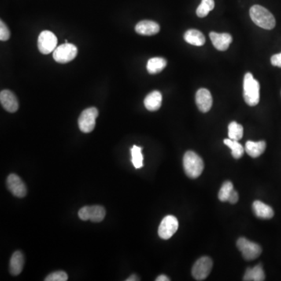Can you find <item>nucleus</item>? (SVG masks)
I'll return each instance as SVG.
<instances>
[{
	"label": "nucleus",
	"mask_w": 281,
	"mask_h": 281,
	"mask_svg": "<svg viewBox=\"0 0 281 281\" xmlns=\"http://www.w3.org/2000/svg\"><path fill=\"white\" fill-rule=\"evenodd\" d=\"M249 13L252 21L263 29L271 30L276 26V20L274 15L262 5H253L251 7Z\"/></svg>",
	"instance_id": "f257e3e1"
},
{
	"label": "nucleus",
	"mask_w": 281,
	"mask_h": 281,
	"mask_svg": "<svg viewBox=\"0 0 281 281\" xmlns=\"http://www.w3.org/2000/svg\"><path fill=\"white\" fill-rule=\"evenodd\" d=\"M244 99L250 106H255L260 102V83L251 73H247L244 78Z\"/></svg>",
	"instance_id": "f03ea898"
},
{
	"label": "nucleus",
	"mask_w": 281,
	"mask_h": 281,
	"mask_svg": "<svg viewBox=\"0 0 281 281\" xmlns=\"http://www.w3.org/2000/svg\"><path fill=\"white\" fill-rule=\"evenodd\" d=\"M183 166L185 174L191 179L198 178L204 170L203 160L192 151H187L185 153L183 159Z\"/></svg>",
	"instance_id": "7ed1b4c3"
},
{
	"label": "nucleus",
	"mask_w": 281,
	"mask_h": 281,
	"mask_svg": "<svg viewBox=\"0 0 281 281\" xmlns=\"http://www.w3.org/2000/svg\"><path fill=\"white\" fill-rule=\"evenodd\" d=\"M237 247L241 252L244 259L253 260L260 257L262 253V248L260 245L252 242L245 238H241L237 241Z\"/></svg>",
	"instance_id": "20e7f679"
},
{
	"label": "nucleus",
	"mask_w": 281,
	"mask_h": 281,
	"mask_svg": "<svg viewBox=\"0 0 281 281\" xmlns=\"http://www.w3.org/2000/svg\"><path fill=\"white\" fill-rule=\"evenodd\" d=\"M98 111L96 108L90 107L85 109L78 119V126L83 133L92 132L95 127V120L98 117Z\"/></svg>",
	"instance_id": "39448f33"
},
{
	"label": "nucleus",
	"mask_w": 281,
	"mask_h": 281,
	"mask_svg": "<svg viewBox=\"0 0 281 281\" xmlns=\"http://www.w3.org/2000/svg\"><path fill=\"white\" fill-rule=\"evenodd\" d=\"M78 55V49L73 44H63L56 47L53 52V59L60 64H67L72 61Z\"/></svg>",
	"instance_id": "423d86ee"
},
{
	"label": "nucleus",
	"mask_w": 281,
	"mask_h": 281,
	"mask_svg": "<svg viewBox=\"0 0 281 281\" xmlns=\"http://www.w3.org/2000/svg\"><path fill=\"white\" fill-rule=\"evenodd\" d=\"M78 216L84 221L91 220L94 223H99L105 218V209L101 205L82 207L78 212Z\"/></svg>",
	"instance_id": "0eeeda50"
},
{
	"label": "nucleus",
	"mask_w": 281,
	"mask_h": 281,
	"mask_svg": "<svg viewBox=\"0 0 281 281\" xmlns=\"http://www.w3.org/2000/svg\"><path fill=\"white\" fill-rule=\"evenodd\" d=\"M212 260L210 258L204 256L200 258L192 267V276L196 281H203L209 276L212 268Z\"/></svg>",
	"instance_id": "6e6552de"
},
{
	"label": "nucleus",
	"mask_w": 281,
	"mask_h": 281,
	"mask_svg": "<svg viewBox=\"0 0 281 281\" xmlns=\"http://www.w3.org/2000/svg\"><path fill=\"white\" fill-rule=\"evenodd\" d=\"M179 227L178 219L175 216H169L164 218L159 227L158 234L160 238L164 240H168L174 235Z\"/></svg>",
	"instance_id": "1a4fd4ad"
},
{
	"label": "nucleus",
	"mask_w": 281,
	"mask_h": 281,
	"mask_svg": "<svg viewBox=\"0 0 281 281\" xmlns=\"http://www.w3.org/2000/svg\"><path fill=\"white\" fill-rule=\"evenodd\" d=\"M57 46V38L53 32L44 31L38 36V47L42 54H49L54 52Z\"/></svg>",
	"instance_id": "9d476101"
},
{
	"label": "nucleus",
	"mask_w": 281,
	"mask_h": 281,
	"mask_svg": "<svg viewBox=\"0 0 281 281\" xmlns=\"http://www.w3.org/2000/svg\"><path fill=\"white\" fill-rule=\"evenodd\" d=\"M6 186H7L8 190L15 197L24 198V196L27 194V187H26L25 184L16 174H12L8 176L7 180H6Z\"/></svg>",
	"instance_id": "9b49d317"
},
{
	"label": "nucleus",
	"mask_w": 281,
	"mask_h": 281,
	"mask_svg": "<svg viewBox=\"0 0 281 281\" xmlns=\"http://www.w3.org/2000/svg\"><path fill=\"white\" fill-rule=\"evenodd\" d=\"M195 102L201 112H209L212 105V97L210 92L206 89H200L196 93Z\"/></svg>",
	"instance_id": "f8f14e48"
},
{
	"label": "nucleus",
	"mask_w": 281,
	"mask_h": 281,
	"mask_svg": "<svg viewBox=\"0 0 281 281\" xmlns=\"http://www.w3.org/2000/svg\"><path fill=\"white\" fill-rule=\"evenodd\" d=\"M211 42L219 51H226L232 42V36L227 33L219 34L216 32H210L209 34Z\"/></svg>",
	"instance_id": "ddd939ff"
},
{
	"label": "nucleus",
	"mask_w": 281,
	"mask_h": 281,
	"mask_svg": "<svg viewBox=\"0 0 281 281\" xmlns=\"http://www.w3.org/2000/svg\"><path fill=\"white\" fill-rule=\"evenodd\" d=\"M0 102L2 107L9 112H15L19 108L16 95L9 90H2L0 93Z\"/></svg>",
	"instance_id": "4468645a"
},
{
	"label": "nucleus",
	"mask_w": 281,
	"mask_h": 281,
	"mask_svg": "<svg viewBox=\"0 0 281 281\" xmlns=\"http://www.w3.org/2000/svg\"><path fill=\"white\" fill-rule=\"evenodd\" d=\"M160 30V25L156 22L152 20H142L135 27V31L138 34L147 36L156 35Z\"/></svg>",
	"instance_id": "2eb2a0df"
},
{
	"label": "nucleus",
	"mask_w": 281,
	"mask_h": 281,
	"mask_svg": "<svg viewBox=\"0 0 281 281\" xmlns=\"http://www.w3.org/2000/svg\"><path fill=\"white\" fill-rule=\"evenodd\" d=\"M24 256L20 251H16L11 256L9 262V272L13 276H17L23 271Z\"/></svg>",
	"instance_id": "dca6fc26"
},
{
	"label": "nucleus",
	"mask_w": 281,
	"mask_h": 281,
	"mask_svg": "<svg viewBox=\"0 0 281 281\" xmlns=\"http://www.w3.org/2000/svg\"><path fill=\"white\" fill-rule=\"evenodd\" d=\"M253 212L257 217L260 219H271L274 217V209L267 204L263 203V201H255L252 205Z\"/></svg>",
	"instance_id": "f3484780"
},
{
	"label": "nucleus",
	"mask_w": 281,
	"mask_h": 281,
	"mask_svg": "<svg viewBox=\"0 0 281 281\" xmlns=\"http://www.w3.org/2000/svg\"><path fill=\"white\" fill-rule=\"evenodd\" d=\"M266 148L267 143L264 141L257 142L248 141L245 144V150L252 158H257L265 152Z\"/></svg>",
	"instance_id": "a211bd4d"
},
{
	"label": "nucleus",
	"mask_w": 281,
	"mask_h": 281,
	"mask_svg": "<svg viewBox=\"0 0 281 281\" xmlns=\"http://www.w3.org/2000/svg\"><path fill=\"white\" fill-rule=\"evenodd\" d=\"M162 94L159 91H154L149 93L147 96L145 97L144 100V104L148 110L156 111L158 110L162 105Z\"/></svg>",
	"instance_id": "6ab92c4d"
},
{
	"label": "nucleus",
	"mask_w": 281,
	"mask_h": 281,
	"mask_svg": "<svg viewBox=\"0 0 281 281\" xmlns=\"http://www.w3.org/2000/svg\"><path fill=\"white\" fill-rule=\"evenodd\" d=\"M184 38L187 43L190 44L192 46H203L205 42V36L201 31H198V30H188L185 33Z\"/></svg>",
	"instance_id": "aec40b11"
},
{
	"label": "nucleus",
	"mask_w": 281,
	"mask_h": 281,
	"mask_svg": "<svg viewBox=\"0 0 281 281\" xmlns=\"http://www.w3.org/2000/svg\"><path fill=\"white\" fill-rule=\"evenodd\" d=\"M265 274L263 271V267L258 265L254 268L247 269L244 276L245 281H265Z\"/></svg>",
	"instance_id": "412c9836"
},
{
	"label": "nucleus",
	"mask_w": 281,
	"mask_h": 281,
	"mask_svg": "<svg viewBox=\"0 0 281 281\" xmlns=\"http://www.w3.org/2000/svg\"><path fill=\"white\" fill-rule=\"evenodd\" d=\"M167 67V60L162 57L151 58L148 61L147 71L151 75H156L161 72Z\"/></svg>",
	"instance_id": "4be33fe9"
},
{
	"label": "nucleus",
	"mask_w": 281,
	"mask_h": 281,
	"mask_svg": "<svg viewBox=\"0 0 281 281\" xmlns=\"http://www.w3.org/2000/svg\"><path fill=\"white\" fill-rule=\"evenodd\" d=\"M223 142H224L225 145L231 149V154H232L234 159L238 160L243 156L245 150L243 146L238 142V141H234V140L227 138V139H224Z\"/></svg>",
	"instance_id": "5701e85b"
},
{
	"label": "nucleus",
	"mask_w": 281,
	"mask_h": 281,
	"mask_svg": "<svg viewBox=\"0 0 281 281\" xmlns=\"http://www.w3.org/2000/svg\"><path fill=\"white\" fill-rule=\"evenodd\" d=\"M214 0H201V3L196 9V14L198 17L203 18L209 14V12L214 9Z\"/></svg>",
	"instance_id": "b1692460"
},
{
	"label": "nucleus",
	"mask_w": 281,
	"mask_h": 281,
	"mask_svg": "<svg viewBox=\"0 0 281 281\" xmlns=\"http://www.w3.org/2000/svg\"><path fill=\"white\" fill-rule=\"evenodd\" d=\"M243 127L237 122L233 121L229 124L228 136L230 139L239 141L243 137Z\"/></svg>",
	"instance_id": "393cba45"
},
{
	"label": "nucleus",
	"mask_w": 281,
	"mask_h": 281,
	"mask_svg": "<svg viewBox=\"0 0 281 281\" xmlns=\"http://www.w3.org/2000/svg\"><path fill=\"white\" fill-rule=\"evenodd\" d=\"M142 148L137 145H134L131 148V156H132V164L136 169L142 168L143 167V156L142 153Z\"/></svg>",
	"instance_id": "a878e982"
},
{
	"label": "nucleus",
	"mask_w": 281,
	"mask_h": 281,
	"mask_svg": "<svg viewBox=\"0 0 281 281\" xmlns=\"http://www.w3.org/2000/svg\"><path fill=\"white\" fill-rule=\"evenodd\" d=\"M234 190V185L230 182H226L222 185L219 194H218V198L221 201H228L229 197L230 194Z\"/></svg>",
	"instance_id": "bb28decb"
},
{
	"label": "nucleus",
	"mask_w": 281,
	"mask_h": 281,
	"mask_svg": "<svg viewBox=\"0 0 281 281\" xmlns=\"http://www.w3.org/2000/svg\"><path fill=\"white\" fill-rule=\"evenodd\" d=\"M68 276L64 271H56L46 277L45 281H67Z\"/></svg>",
	"instance_id": "cd10ccee"
},
{
	"label": "nucleus",
	"mask_w": 281,
	"mask_h": 281,
	"mask_svg": "<svg viewBox=\"0 0 281 281\" xmlns=\"http://www.w3.org/2000/svg\"><path fill=\"white\" fill-rule=\"evenodd\" d=\"M10 37V32L2 20L0 21V40L7 41Z\"/></svg>",
	"instance_id": "c85d7f7f"
},
{
	"label": "nucleus",
	"mask_w": 281,
	"mask_h": 281,
	"mask_svg": "<svg viewBox=\"0 0 281 281\" xmlns=\"http://www.w3.org/2000/svg\"><path fill=\"white\" fill-rule=\"evenodd\" d=\"M271 64H272L273 66L281 68V53L274 55L271 57Z\"/></svg>",
	"instance_id": "c756f323"
},
{
	"label": "nucleus",
	"mask_w": 281,
	"mask_h": 281,
	"mask_svg": "<svg viewBox=\"0 0 281 281\" xmlns=\"http://www.w3.org/2000/svg\"><path fill=\"white\" fill-rule=\"evenodd\" d=\"M238 199H239V195H238V193L235 190H233L232 192L230 194V197H229L228 201L230 203L235 204L238 202Z\"/></svg>",
	"instance_id": "7c9ffc66"
},
{
	"label": "nucleus",
	"mask_w": 281,
	"mask_h": 281,
	"mask_svg": "<svg viewBox=\"0 0 281 281\" xmlns=\"http://www.w3.org/2000/svg\"><path fill=\"white\" fill-rule=\"evenodd\" d=\"M156 281H169L170 279H169L168 277L166 276V275H160L159 276L158 278H156Z\"/></svg>",
	"instance_id": "2f4dec72"
},
{
	"label": "nucleus",
	"mask_w": 281,
	"mask_h": 281,
	"mask_svg": "<svg viewBox=\"0 0 281 281\" xmlns=\"http://www.w3.org/2000/svg\"><path fill=\"white\" fill-rule=\"evenodd\" d=\"M140 281L139 278H138V277L137 276V275H135V274H133V275H131V277H129L128 278H127V280H126V281Z\"/></svg>",
	"instance_id": "473e14b6"
}]
</instances>
